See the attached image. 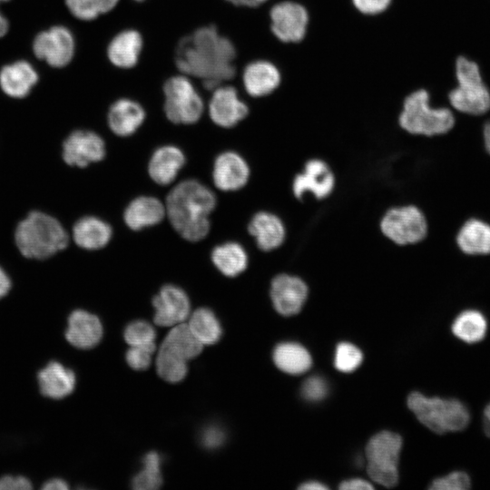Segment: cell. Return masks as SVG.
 I'll use <instances>...</instances> for the list:
<instances>
[{
  "instance_id": "cell-1",
  "label": "cell",
  "mask_w": 490,
  "mask_h": 490,
  "mask_svg": "<svg viewBox=\"0 0 490 490\" xmlns=\"http://www.w3.org/2000/svg\"><path fill=\"white\" fill-rule=\"evenodd\" d=\"M236 49L215 25L197 28L182 37L175 49V64L181 74L201 80L205 89L213 91L234 78Z\"/></svg>"
},
{
  "instance_id": "cell-2",
  "label": "cell",
  "mask_w": 490,
  "mask_h": 490,
  "mask_svg": "<svg viewBox=\"0 0 490 490\" xmlns=\"http://www.w3.org/2000/svg\"><path fill=\"white\" fill-rule=\"evenodd\" d=\"M216 207L214 193L191 179L178 183L168 194L166 212L174 230L189 241L204 239L211 228L209 215Z\"/></svg>"
},
{
  "instance_id": "cell-3",
  "label": "cell",
  "mask_w": 490,
  "mask_h": 490,
  "mask_svg": "<svg viewBox=\"0 0 490 490\" xmlns=\"http://www.w3.org/2000/svg\"><path fill=\"white\" fill-rule=\"evenodd\" d=\"M14 236L18 251L29 260H47L69 244V235L62 223L41 211H33L22 219Z\"/></svg>"
},
{
  "instance_id": "cell-4",
  "label": "cell",
  "mask_w": 490,
  "mask_h": 490,
  "mask_svg": "<svg viewBox=\"0 0 490 490\" xmlns=\"http://www.w3.org/2000/svg\"><path fill=\"white\" fill-rule=\"evenodd\" d=\"M398 123L410 134L431 137L452 130L456 118L447 107H432L428 92L417 89L404 99Z\"/></svg>"
},
{
  "instance_id": "cell-5",
  "label": "cell",
  "mask_w": 490,
  "mask_h": 490,
  "mask_svg": "<svg viewBox=\"0 0 490 490\" xmlns=\"http://www.w3.org/2000/svg\"><path fill=\"white\" fill-rule=\"evenodd\" d=\"M407 406L420 423L436 434L461 431L470 422L468 408L456 398L427 397L413 392Z\"/></svg>"
},
{
  "instance_id": "cell-6",
  "label": "cell",
  "mask_w": 490,
  "mask_h": 490,
  "mask_svg": "<svg viewBox=\"0 0 490 490\" xmlns=\"http://www.w3.org/2000/svg\"><path fill=\"white\" fill-rule=\"evenodd\" d=\"M456 86L448 93L451 107L465 114L480 116L490 110V90L476 62L460 55L455 63Z\"/></svg>"
},
{
  "instance_id": "cell-7",
  "label": "cell",
  "mask_w": 490,
  "mask_h": 490,
  "mask_svg": "<svg viewBox=\"0 0 490 490\" xmlns=\"http://www.w3.org/2000/svg\"><path fill=\"white\" fill-rule=\"evenodd\" d=\"M402 439L399 435L382 431L373 436L366 446L367 472L370 478L386 487L397 484V466Z\"/></svg>"
},
{
  "instance_id": "cell-8",
  "label": "cell",
  "mask_w": 490,
  "mask_h": 490,
  "mask_svg": "<svg viewBox=\"0 0 490 490\" xmlns=\"http://www.w3.org/2000/svg\"><path fill=\"white\" fill-rule=\"evenodd\" d=\"M163 110L168 120L176 124L197 122L204 111V103L189 76L181 74L163 84Z\"/></svg>"
},
{
  "instance_id": "cell-9",
  "label": "cell",
  "mask_w": 490,
  "mask_h": 490,
  "mask_svg": "<svg viewBox=\"0 0 490 490\" xmlns=\"http://www.w3.org/2000/svg\"><path fill=\"white\" fill-rule=\"evenodd\" d=\"M379 228L387 239L399 246L421 242L428 231L425 214L415 205L389 209L381 218Z\"/></svg>"
},
{
  "instance_id": "cell-10",
  "label": "cell",
  "mask_w": 490,
  "mask_h": 490,
  "mask_svg": "<svg viewBox=\"0 0 490 490\" xmlns=\"http://www.w3.org/2000/svg\"><path fill=\"white\" fill-rule=\"evenodd\" d=\"M270 30L282 43L298 44L308 32L309 14L296 1L286 0L275 4L270 11Z\"/></svg>"
},
{
  "instance_id": "cell-11",
  "label": "cell",
  "mask_w": 490,
  "mask_h": 490,
  "mask_svg": "<svg viewBox=\"0 0 490 490\" xmlns=\"http://www.w3.org/2000/svg\"><path fill=\"white\" fill-rule=\"evenodd\" d=\"M75 44L71 31L54 25L40 32L33 42L34 55L53 67H64L73 59Z\"/></svg>"
},
{
  "instance_id": "cell-12",
  "label": "cell",
  "mask_w": 490,
  "mask_h": 490,
  "mask_svg": "<svg viewBox=\"0 0 490 490\" xmlns=\"http://www.w3.org/2000/svg\"><path fill=\"white\" fill-rule=\"evenodd\" d=\"M105 152L103 138L88 130L72 132L62 144V159L71 167L85 168L102 161Z\"/></svg>"
},
{
  "instance_id": "cell-13",
  "label": "cell",
  "mask_w": 490,
  "mask_h": 490,
  "mask_svg": "<svg viewBox=\"0 0 490 490\" xmlns=\"http://www.w3.org/2000/svg\"><path fill=\"white\" fill-rule=\"evenodd\" d=\"M335 176L329 166L320 159H310L302 172L292 181V192L296 199L301 200L306 193L318 199L327 198L334 190Z\"/></svg>"
},
{
  "instance_id": "cell-14",
  "label": "cell",
  "mask_w": 490,
  "mask_h": 490,
  "mask_svg": "<svg viewBox=\"0 0 490 490\" xmlns=\"http://www.w3.org/2000/svg\"><path fill=\"white\" fill-rule=\"evenodd\" d=\"M208 110L211 120L223 128L235 126L249 113L248 105L240 99L237 89L223 83L212 91Z\"/></svg>"
},
{
  "instance_id": "cell-15",
  "label": "cell",
  "mask_w": 490,
  "mask_h": 490,
  "mask_svg": "<svg viewBox=\"0 0 490 490\" xmlns=\"http://www.w3.org/2000/svg\"><path fill=\"white\" fill-rule=\"evenodd\" d=\"M308 286L299 277L289 274H279L270 284V299L275 309L283 316L299 313L307 297Z\"/></svg>"
},
{
  "instance_id": "cell-16",
  "label": "cell",
  "mask_w": 490,
  "mask_h": 490,
  "mask_svg": "<svg viewBox=\"0 0 490 490\" xmlns=\"http://www.w3.org/2000/svg\"><path fill=\"white\" fill-rule=\"evenodd\" d=\"M155 308L154 322L162 327H173L184 322L190 314V301L187 294L174 285L163 286L153 298Z\"/></svg>"
},
{
  "instance_id": "cell-17",
  "label": "cell",
  "mask_w": 490,
  "mask_h": 490,
  "mask_svg": "<svg viewBox=\"0 0 490 490\" xmlns=\"http://www.w3.org/2000/svg\"><path fill=\"white\" fill-rule=\"evenodd\" d=\"M249 177V165L237 152L228 151L216 157L212 179L215 186L220 191H237L246 185Z\"/></svg>"
},
{
  "instance_id": "cell-18",
  "label": "cell",
  "mask_w": 490,
  "mask_h": 490,
  "mask_svg": "<svg viewBox=\"0 0 490 490\" xmlns=\"http://www.w3.org/2000/svg\"><path fill=\"white\" fill-rule=\"evenodd\" d=\"M281 83V74L276 64L268 60H255L242 72V83L252 97H264L275 92Z\"/></svg>"
},
{
  "instance_id": "cell-19",
  "label": "cell",
  "mask_w": 490,
  "mask_h": 490,
  "mask_svg": "<svg viewBox=\"0 0 490 490\" xmlns=\"http://www.w3.org/2000/svg\"><path fill=\"white\" fill-rule=\"evenodd\" d=\"M102 336L103 326L97 316L83 309H75L69 315L65 338L72 346L89 349L100 342Z\"/></svg>"
},
{
  "instance_id": "cell-20",
  "label": "cell",
  "mask_w": 490,
  "mask_h": 490,
  "mask_svg": "<svg viewBox=\"0 0 490 490\" xmlns=\"http://www.w3.org/2000/svg\"><path fill=\"white\" fill-rule=\"evenodd\" d=\"M145 116V111L138 102L121 98L110 106L107 121L114 134L125 137L133 134L140 128Z\"/></svg>"
},
{
  "instance_id": "cell-21",
  "label": "cell",
  "mask_w": 490,
  "mask_h": 490,
  "mask_svg": "<svg viewBox=\"0 0 490 490\" xmlns=\"http://www.w3.org/2000/svg\"><path fill=\"white\" fill-rule=\"evenodd\" d=\"M40 393L52 399H62L74 389L76 378L73 370L58 361H50L37 373Z\"/></svg>"
},
{
  "instance_id": "cell-22",
  "label": "cell",
  "mask_w": 490,
  "mask_h": 490,
  "mask_svg": "<svg viewBox=\"0 0 490 490\" xmlns=\"http://www.w3.org/2000/svg\"><path fill=\"white\" fill-rule=\"evenodd\" d=\"M248 230L263 251H270L284 242L286 229L282 220L269 211H260L250 220Z\"/></svg>"
},
{
  "instance_id": "cell-23",
  "label": "cell",
  "mask_w": 490,
  "mask_h": 490,
  "mask_svg": "<svg viewBox=\"0 0 490 490\" xmlns=\"http://www.w3.org/2000/svg\"><path fill=\"white\" fill-rule=\"evenodd\" d=\"M143 46V39L140 32L126 29L119 32L108 44L107 56L116 67L130 69L134 67Z\"/></svg>"
},
{
  "instance_id": "cell-24",
  "label": "cell",
  "mask_w": 490,
  "mask_h": 490,
  "mask_svg": "<svg viewBox=\"0 0 490 490\" xmlns=\"http://www.w3.org/2000/svg\"><path fill=\"white\" fill-rule=\"evenodd\" d=\"M38 74L32 64L21 60L6 64L0 70V87L8 96L24 98L36 84Z\"/></svg>"
},
{
  "instance_id": "cell-25",
  "label": "cell",
  "mask_w": 490,
  "mask_h": 490,
  "mask_svg": "<svg viewBox=\"0 0 490 490\" xmlns=\"http://www.w3.org/2000/svg\"><path fill=\"white\" fill-rule=\"evenodd\" d=\"M185 163L181 150L174 145H164L154 151L149 164L151 179L160 185H168L176 178Z\"/></svg>"
},
{
  "instance_id": "cell-26",
  "label": "cell",
  "mask_w": 490,
  "mask_h": 490,
  "mask_svg": "<svg viewBox=\"0 0 490 490\" xmlns=\"http://www.w3.org/2000/svg\"><path fill=\"white\" fill-rule=\"evenodd\" d=\"M165 213L164 205L157 198L140 196L128 204L123 213V219L131 230H140L160 223Z\"/></svg>"
},
{
  "instance_id": "cell-27",
  "label": "cell",
  "mask_w": 490,
  "mask_h": 490,
  "mask_svg": "<svg viewBox=\"0 0 490 490\" xmlns=\"http://www.w3.org/2000/svg\"><path fill=\"white\" fill-rule=\"evenodd\" d=\"M74 243L84 250H95L106 246L112 236V227L95 216H84L73 226Z\"/></svg>"
},
{
  "instance_id": "cell-28",
  "label": "cell",
  "mask_w": 490,
  "mask_h": 490,
  "mask_svg": "<svg viewBox=\"0 0 490 490\" xmlns=\"http://www.w3.org/2000/svg\"><path fill=\"white\" fill-rule=\"evenodd\" d=\"M456 244L468 255L490 254V224L475 218L467 220L457 232Z\"/></svg>"
},
{
  "instance_id": "cell-29",
  "label": "cell",
  "mask_w": 490,
  "mask_h": 490,
  "mask_svg": "<svg viewBox=\"0 0 490 490\" xmlns=\"http://www.w3.org/2000/svg\"><path fill=\"white\" fill-rule=\"evenodd\" d=\"M211 260L223 275L236 277L247 269L249 259L240 244L229 241L212 250Z\"/></svg>"
},
{
  "instance_id": "cell-30",
  "label": "cell",
  "mask_w": 490,
  "mask_h": 490,
  "mask_svg": "<svg viewBox=\"0 0 490 490\" xmlns=\"http://www.w3.org/2000/svg\"><path fill=\"white\" fill-rule=\"evenodd\" d=\"M273 360L281 371L291 375L302 374L311 366L309 351L294 342L279 344L273 352Z\"/></svg>"
},
{
  "instance_id": "cell-31",
  "label": "cell",
  "mask_w": 490,
  "mask_h": 490,
  "mask_svg": "<svg viewBox=\"0 0 490 490\" xmlns=\"http://www.w3.org/2000/svg\"><path fill=\"white\" fill-rule=\"evenodd\" d=\"M453 334L462 341L474 344L486 335L487 321L476 309H466L456 316L451 327Z\"/></svg>"
},
{
  "instance_id": "cell-32",
  "label": "cell",
  "mask_w": 490,
  "mask_h": 490,
  "mask_svg": "<svg viewBox=\"0 0 490 490\" xmlns=\"http://www.w3.org/2000/svg\"><path fill=\"white\" fill-rule=\"evenodd\" d=\"M188 327L202 345H212L221 336V328L214 313L207 308L196 309L190 317Z\"/></svg>"
},
{
  "instance_id": "cell-33",
  "label": "cell",
  "mask_w": 490,
  "mask_h": 490,
  "mask_svg": "<svg viewBox=\"0 0 490 490\" xmlns=\"http://www.w3.org/2000/svg\"><path fill=\"white\" fill-rule=\"evenodd\" d=\"M156 370L165 381L180 382L187 374V360L179 353L162 344L156 357Z\"/></svg>"
},
{
  "instance_id": "cell-34",
  "label": "cell",
  "mask_w": 490,
  "mask_h": 490,
  "mask_svg": "<svg viewBox=\"0 0 490 490\" xmlns=\"http://www.w3.org/2000/svg\"><path fill=\"white\" fill-rule=\"evenodd\" d=\"M162 344L172 348L184 358L190 360L197 357L202 350L203 345L194 337L185 323H180L169 331Z\"/></svg>"
},
{
  "instance_id": "cell-35",
  "label": "cell",
  "mask_w": 490,
  "mask_h": 490,
  "mask_svg": "<svg viewBox=\"0 0 490 490\" xmlns=\"http://www.w3.org/2000/svg\"><path fill=\"white\" fill-rule=\"evenodd\" d=\"M142 463V469L132 479V487L136 490L158 489L162 482L160 456L156 452H150Z\"/></svg>"
},
{
  "instance_id": "cell-36",
  "label": "cell",
  "mask_w": 490,
  "mask_h": 490,
  "mask_svg": "<svg viewBox=\"0 0 490 490\" xmlns=\"http://www.w3.org/2000/svg\"><path fill=\"white\" fill-rule=\"evenodd\" d=\"M120 0H65L70 13L77 19L90 21L112 11Z\"/></svg>"
},
{
  "instance_id": "cell-37",
  "label": "cell",
  "mask_w": 490,
  "mask_h": 490,
  "mask_svg": "<svg viewBox=\"0 0 490 490\" xmlns=\"http://www.w3.org/2000/svg\"><path fill=\"white\" fill-rule=\"evenodd\" d=\"M362 353L350 343H340L336 348L335 367L342 372L355 370L362 362Z\"/></svg>"
},
{
  "instance_id": "cell-38",
  "label": "cell",
  "mask_w": 490,
  "mask_h": 490,
  "mask_svg": "<svg viewBox=\"0 0 490 490\" xmlns=\"http://www.w3.org/2000/svg\"><path fill=\"white\" fill-rule=\"evenodd\" d=\"M155 338L154 328L144 320L131 322L124 330V339L130 346L152 343Z\"/></svg>"
},
{
  "instance_id": "cell-39",
  "label": "cell",
  "mask_w": 490,
  "mask_h": 490,
  "mask_svg": "<svg viewBox=\"0 0 490 490\" xmlns=\"http://www.w3.org/2000/svg\"><path fill=\"white\" fill-rule=\"evenodd\" d=\"M156 348L155 343L130 346L126 352L128 365L135 370H144L152 362V356Z\"/></svg>"
},
{
  "instance_id": "cell-40",
  "label": "cell",
  "mask_w": 490,
  "mask_h": 490,
  "mask_svg": "<svg viewBox=\"0 0 490 490\" xmlns=\"http://www.w3.org/2000/svg\"><path fill=\"white\" fill-rule=\"evenodd\" d=\"M470 487V477L464 471H455L446 476L436 478L429 486L433 490H466Z\"/></svg>"
},
{
  "instance_id": "cell-41",
  "label": "cell",
  "mask_w": 490,
  "mask_h": 490,
  "mask_svg": "<svg viewBox=\"0 0 490 490\" xmlns=\"http://www.w3.org/2000/svg\"><path fill=\"white\" fill-rule=\"evenodd\" d=\"M302 396L309 401H318L328 394L327 382L320 377L313 376L307 378L301 387Z\"/></svg>"
},
{
  "instance_id": "cell-42",
  "label": "cell",
  "mask_w": 490,
  "mask_h": 490,
  "mask_svg": "<svg viewBox=\"0 0 490 490\" xmlns=\"http://www.w3.org/2000/svg\"><path fill=\"white\" fill-rule=\"evenodd\" d=\"M353 6L362 15H377L390 6L392 0H351Z\"/></svg>"
},
{
  "instance_id": "cell-43",
  "label": "cell",
  "mask_w": 490,
  "mask_h": 490,
  "mask_svg": "<svg viewBox=\"0 0 490 490\" xmlns=\"http://www.w3.org/2000/svg\"><path fill=\"white\" fill-rule=\"evenodd\" d=\"M202 445L210 449L220 446L225 440V432L218 426L211 425L204 428L201 436Z\"/></svg>"
},
{
  "instance_id": "cell-44",
  "label": "cell",
  "mask_w": 490,
  "mask_h": 490,
  "mask_svg": "<svg viewBox=\"0 0 490 490\" xmlns=\"http://www.w3.org/2000/svg\"><path fill=\"white\" fill-rule=\"evenodd\" d=\"M32 488L31 481L25 476L6 475L0 477V490H28Z\"/></svg>"
},
{
  "instance_id": "cell-45",
  "label": "cell",
  "mask_w": 490,
  "mask_h": 490,
  "mask_svg": "<svg viewBox=\"0 0 490 490\" xmlns=\"http://www.w3.org/2000/svg\"><path fill=\"white\" fill-rule=\"evenodd\" d=\"M339 488L343 490H367L373 489L371 483L360 479V478H352L341 482Z\"/></svg>"
},
{
  "instance_id": "cell-46",
  "label": "cell",
  "mask_w": 490,
  "mask_h": 490,
  "mask_svg": "<svg viewBox=\"0 0 490 490\" xmlns=\"http://www.w3.org/2000/svg\"><path fill=\"white\" fill-rule=\"evenodd\" d=\"M12 288L11 279L6 271L0 266V299L5 297Z\"/></svg>"
},
{
  "instance_id": "cell-47",
  "label": "cell",
  "mask_w": 490,
  "mask_h": 490,
  "mask_svg": "<svg viewBox=\"0 0 490 490\" xmlns=\"http://www.w3.org/2000/svg\"><path fill=\"white\" fill-rule=\"evenodd\" d=\"M42 489L44 490H67L69 489L68 484L61 478H52L45 481Z\"/></svg>"
},
{
  "instance_id": "cell-48",
  "label": "cell",
  "mask_w": 490,
  "mask_h": 490,
  "mask_svg": "<svg viewBox=\"0 0 490 490\" xmlns=\"http://www.w3.org/2000/svg\"><path fill=\"white\" fill-rule=\"evenodd\" d=\"M226 1L236 6L254 8V7H258L263 5L268 0H226Z\"/></svg>"
},
{
  "instance_id": "cell-49",
  "label": "cell",
  "mask_w": 490,
  "mask_h": 490,
  "mask_svg": "<svg viewBox=\"0 0 490 490\" xmlns=\"http://www.w3.org/2000/svg\"><path fill=\"white\" fill-rule=\"evenodd\" d=\"M299 488L302 490H325L328 487L318 481H308L299 485Z\"/></svg>"
},
{
  "instance_id": "cell-50",
  "label": "cell",
  "mask_w": 490,
  "mask_h": 490,
  "mask_svg": "<svg viewBox=\"0 0 490 490\" xmlns=\"http://www.w3.org/2000/svg\"><path fill=\"white\" fill-rule=\"evenodd\" d=\"M483 428L485 434L490 437V403L485 407L483 415Z\"/></svg>"
},
{
  "instance_id": "cell-51",
  "label": "cell",
  "mask_w": 490,
  "mask_h": 490,
  "mask_svg": "<svg viewBox=\"0 0 490 490\" xmlns=\"http://www.w3.org/2000/svg\"><path fill=\"white\" fill-rule=\"evenodd\" d=\"M483 138L485 150L490 154V121L486 122L484 125Z\"/></svg>"
},
{
  "instance_id": "cell-52",
  "label": "cell",
  "mask_w": 490,
  "mask_h": 490,
  "mask_svg": "<svg viewBox=\"0 0 490 490\" xmlns=\"http://www.w3.org/2000/svg\"><path fill=\"white\" fill-rule=\"evenodd\" d=\"M9 0H0V4ZM8 21L6 17L0 12V38L3 37L8 31Z\"/></svg>"
},
{
  "instance_id": "cell-53",
  "label": "cell",
  "mask_w": 490,
  "mask_h": 490,
  "mask_svg": "<svg viewBox=\"0 0 490 490\" xmlns=\"http://www.w3.org/2000/svg\"><path fill=\"white\" fill-rule=\"evenodd\" d=\"M134 1H136V2H142V1H143V0H134Z\"/></svg>"
}]
</instances>
